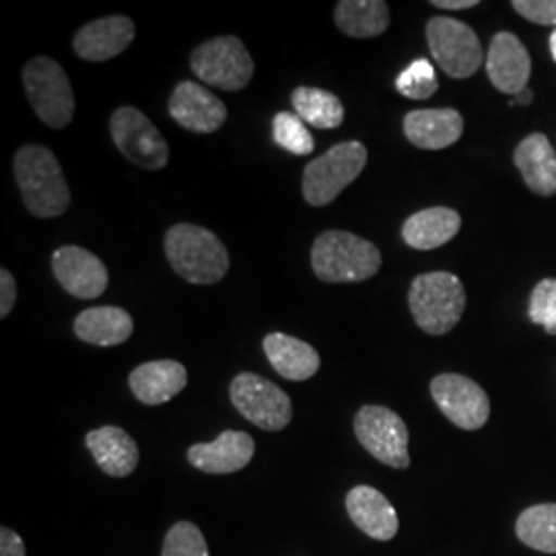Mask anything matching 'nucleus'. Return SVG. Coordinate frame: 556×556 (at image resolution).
Here are the masks:
<instances>
[{
    "label": "nucleus",
    "instance_id": "obj_1",
    "mask_svg": "<svg viewBox=\"0 0 556 556\" xmlns=\"http://www.w3.org/2000/svg\"><path fill=\"white\" fill-rule=\"evenodd\" d=\"M15 179L27 211L38 219H56L71 206V190L59 157L41 147L25 144L15 155Z\"/></svg>",
    "mask_w": 556,
    "mask_h": 556
},
{
    "label": "nucleus",
    "instance_id": "obj_2",
    "mask_svg": "<svg viewBox=\"0 0 556 556\" xmlns=\"http://www.w3.org/2000/svg\"><path fill=\"white\" fill-rule=\"evenodd\" d=\"M165 256L174 273L192 285H215L229 273L225 243L192 223H178L165 233Z\"/></svg>",
    "mask_w": 556,
    "mask_h": 556
},
{
    "label": "nucleus",
    "instance_id": "obj_3",
    "mask_svg": "<svg viewBox=\"0 0 556 556\" xmlns=\"http://www.w3.org/2000/svg\"><path fill=\"white\" fill-rule=\"evenodd\" d=\"M312 268L324 282H361L381 268L378 245L349 231H324L312 248Z\"/></svg>",
    "mask_w": 556,
    "mask_h": 556
},
{
    "label": "nucleus",
    "instance_id": "obj_4",
    "mask_svg": "<svg viewBox=\"0 0 556 556\" xmlns=\"http://www.w3.org/2000/svg\"><path fill=\"white\" fill-rule=\"evenodd\" d=\"M408 305L418 328L441 337L452 332L466 309V289L452 273H427L413 280Z\"/></svg>",
    "mask_w": 556,
    "mask_h": 556
},
{
    "label": "nucleus",
    "instance_id": "obj_5",
    "mask_svg": "<svg viewBox=\"0 0 556 556\" xmlns=\"http://www.w3.org/2000/svg\"><path fill=\"white\" fill-rule=\"evenodd\" d=\"M367 147L358 140L334 144L303 169V199L312 206H328L342 194L367 165Z\"/></svg>",
    "mask_w": 556,
    "mask_h": 556
},
{
    "label": "nucleus",
    "instance_id": "obj_6",
    "mask_svg": "<svg viewBox=\"0 0 556 556\" xmlns=\"http://www.w3.org/2000/svg\"><path fill=\"white\" fill-rule=\"evenodd\" d=\"M23 85L36 116L50 128L62 130L75 118V91L56 60L36 56L23 68Z\"/></svg>",
    "mask_w": 556,
    "mask_h": 556
},
{
    "label": "nucleus",
    "instance_id": "obj_7",
    "mask_svg": "<svg viewBox=\"0 0 556 556\" xmlns=\"http://www.w3.org/2000/svg\"><path fill=\"white\" fill-rule=\"evenodd\" d=\"M190 68L204 85L239 91L254 77V60L236 36H219L202 41L190 54Z\"/></svg>",
    "mask_w": 556,
    "mask_h": 556
},
{
    "label": "nucleus",
    "instance_id": "obj_8",
    "mask_svg": "<svg viewBox=\"0 0 556 556\" xmlns=\"http://www.w3.org/2000/svg\"><path fill=\"white\" fill-rule=\"evenodd\" d=\"M427 41L441 71L452 79L477 75L482 60H486L475 29L462 21L433 17L427 23Z\"/></svg>",
    "mask_w": 556,
    "mask_h": 556
},
{
    "label": "nucleus",
    "instance_id": "obj_9",
    "mask_svg": "<svg viewBox=\"0 0 556 556\" xmlns=\"http://www.w3.org/2000/svg\"><path fill=\"white\" fill-rule=\"evenodd\" d=\"M110 132L119 153L140 169L160 172L169 161V147L157 126L132 105H122L110 118Z\"/></svg>",
    "mask_w": 556,
    "mask_h": 556
},
{
    "label": "nucleus",
    "instance_id": "obj_10",
    "mask_svg": "<svg viewBox=\"0 0 556 556\" xmlns=\"http://www.w3.org/2000/svg\"><path fill=\"white\" fill-rule=\"evenodd\" d=\"M358 443L381 464L404 470L410 466L408 427L402 417L378 404L363 406L355 417Z\"/></svg>",
    "mask_w": 556,
    "mask_h": 556
},
{
    "label": "nucleus",
    "instance_id": "obj_11",
    "mask_svg": "<svg viewBox=\"0 0 556 556\" xmlns=\"http://www.w3.org/2000/svg\"><path fill=\"white\" fill-rule=\"evenodd\" d=\"M229 396L239 415L264 431H282L293 418V404L277 383L256 374H239L231 381Z\"/></svg>",
    "mask_w": 556,
    "mask_h": 556
},
{
    "label": "nucleus",
    "instance_id": "obj_12",
    "mask_svg": "<svg viewBox=\"0 0 556 556\" xmlns=\"http://www.w3.org/2000/svg\"><path fill=\"white\" fill-rule=\"evenodd\" d=\"M431 396L439 410L464 431H477L484 427L491 415L486 392L466 376L441 374L431 381Z\"/></svg>",
    "mask_w": 556,
    "mask_h": 556
},
{
    "label": "nucleus",
    "instance_id": "obj_13",
    "mask_svg": "<svg viewBox=\"0 0 556 556\" xmlns=\"http://www.w3.org/2000/svg\"><path fill=\"white\" fill-rule=\"evenodd\" d=\"M52 273L60 287L77 299H98L110 282L105 264L79 245L59 248L52 256Z\"/></svg>",
    "mask_w": 556,
    "mask_h": 556
},
{
    "label": "nucleus",
    "instance_id": "obj_14",
    "mask_svg": "<svg viewBox=\"0 0 556 556\" xmlns=\"http://www.w3.org/2000/svg\"><path fill=\"white\" fill-rule=\"evenodd\" d=\"M169 116L184 130L211 135L225 124L227 105L199 83L181 80L169 98Z\"/></svg>",
    "mask_w": 556,
    "mask_h": 556
},
{
    "label": "nucleus",
    "instance_id": "obj_15",
    "mask_svg": "<svg viewBox=\"0 0 556 556\" xmlns=\"http://www.w3.org/2000/svg\"><path fill=\"white\" fill-rule=\"evenodd\" d=\"M486 75L495 89L507 96H517L528 87L532 75V59L517 36L509 31H498L493 38L486 54Z\"/></svg>",
    "mask_w": 556,
    "mask_h": 556
},
{
    "label": "nucleus",
    "instance_id": "obj_16",
    "mask_svg": "<svg viewBox=\"0 0 556 556\" xmlns=\"http://www.w3.org/2000/svg\"><path fill=\"white\" fill-rule=\"evenodd\" d=\"M135 21L124 15H110L83 25L73 40V50L80 60L105 62L124 54V50L135 41Z\"/></svg>",
    "mask_w": 556,
    "mask_h": 556
},
{
    "label": "nucleus",
    "instance_id": "obj_17",
    "mask_svg": "<svg viewBox=\"0 0 556 556\" xmlns=\"http://www.w3.org/2000/svg\"><path fill=\"white\" fill-rule=\"evenodd\" d=\"M256 454L250 433L225 431L213 443H197L188 450L190 464L206 475H233L243 470Z\"/></svg>",
    "mask_w": 556,
    "mask_h": 556
},
{
    "label": "nucleus",
    "instance_id": "obj_18",
    "mask_svg": "<svg viewBox=\"0 0 556 556\" xmlns=\"http://www.w3.org/2000/svg\"><path fill=\"white\" fill-rule=\"evenodd\" d=\"M404 135L418 149L441 151L464 135V118L454 108L415 110L404 116Z\"/></svg>",
    "mask_w": 556,
    "mask_h": 556
},
{
    "label": "nucleus",
    "instance_id": "obj_19",
    "mask_svg": "<svg viewBox=\"0 0 556 556\" xmlns=\"http://www.w3.org/2000/svg\"><path fill=\"white\" fill-rule=\"evenodd\" d=\"M346 511L358 530L374 540L388 542L396 536L400 521L396 509L378 489L361 484L349 491Z\"/></svg>",
    "mask_w": 556,
    "mask_h": 556
},
{
    "label": "nucleus",
    "instance_id": "obj_20",
    "mask_svg": "<svg viewBox=\"0 0 556 556\" xmlns=\"http://www.w3.org/2000/svg\"><path fill=\"white\" fill-rule=\"evenodd\" d=\"M128 383L140 404L160 406L174 400L186 388L188 371L181 363L172 358L149 361L130 374Z\"/></svg>",
    "mask_w": 556,
    "mask_h": 556
},
{
    "label": "nucleus",
    "instance_id": "obj_21",
    "mask_svg": "<svg viewBox=\"0 0 556 556\" xmlns=\"http://www.w3.org/2000/svg\"><path fill=\"white\" fill-rule=\"evenodd\" d=\"M85 443L108 477H130L139 466L137 441L119 427L108 425L89 431Z\"/></svg>",
    "mask_w": 556,
    "mask_h": 556
},
{
    "label": "nucleus",
    "instance_id": "obj_22",
    "mask_svg": "<svg viewBox=\"0 0 556 556\" xmlns=\"http://www.w3.org/2000/svg\"><path fill=\"white\" fill-rule=\"evenodd\" d=\"M516 167L526 186L538 197L556 194V153L544 135H530L517 144Z\"/></svg>",
    "mask_w": 556,
    "mask_h": 556
},
{
    "label": "nucleus",
    "instance_id": "obj_23",
    "mask_svg": "<svg viewBox=\"0 0 556 556\" xmlns=\"http://www.w3.org/2000/svg\"><path fill=\"white\" fill-rule=\"evenodd\" d=\"M262 349L280 378L305 381L318 374V351L299 338L273 332L264 338Z\"/></svg>",
    "mask_w": 556,
    "mask_h": 556
},
{
    "label": "nucleus",
    "instance_id": "obj_24",
    "mask_svg": "<svg viewBox=\"0 0 556 556\" xmlns=\"http://www.w3.org/2000/svg\"><path fill=\"white\" fill-rule=\"evenodd\" d=\"M459 227H462V217L454 208L433 206V208L418 211L413 217H408L402 227V238L410 248L429 252V250H438L456 238Z\"/></svg>",
    "mask_w": 556,
    "mask_h": 556
},
{
    "label": "nucleus",
    "instance_id": "obj_25",
    "mask_svg": "<svg viewBox=\"0 0 556 556\" xmlns=\"http://www.w3.org/2000/svg\"><path fill=\"white\" fill-rule=\"evenodd\" d=\"M75 337L96 346H118L135 332V321L128 312L114 305L89 307L75 318Z\"/></svg>",
    "mask_w": 556,
    "mask_h": 556
},
{
    "label": "nucleus",
    "instance_id": "obj_26",
    "mask_svg": "<svg viewBox=\"0 0 556 556\" xmlns=\"http://www.w3.org/2000/svg\"><path fill=\"white\" fill-rule=\"evenodd\" d=\"M334 21L349 38H378L390 27V7L383 0H340Z\"/></svg>",
    "mask_w": 556,
    "mask_h": 556
},
{
    "label": "nucleus",
    "instance_id": "obj_27",
    "mask_svg": "<svg viewBox=\"0 0 556 556\" xmlns=\"http://www.w3.org/2000/svg\"><path fill=\"white\" fill-rule=\"evenodd\" d=\"M291 103L299 118L314 128L334 130L344 122L342 101L334 93L318 87H298L291 96Z\"/></svg>",
    "mask_w": 556,
    "mask_h": 556
},
{
    "label": "nucleus",
    "instance_id": "obj_28",
    "mask_svg": "<svg viewBox=\"0 0 556 556\" xmlns=\"http://www.w3.org/2000/svg\"><path fill=\"white\" fill-rule=\"evenodd\" d=\"M516 532L526 546L556 555V503L528 507L517 517Z\"/></svg>",
    "mask_w": 556,
    "mask_h": 556
},
{
    "label": "nucleus",
    "instance_id": "obj_29",
    "mask_svg": "<svg viewBox=\"0 0 556 556\" xmlns=\"http://www.w3.org/2000/svg\"><path fill=\"white\" fill-rule=\"evenodd\" d=\"M273 137L278 147H282L285 151L298 157L312 155L316 149L314 137L307 130L305 122L291 112H278L273 118Z\"/></svg>",
    "mask_w": 556,
    "mask_h": 556
},
{
    "label": "nucleus",
    "instance_id": "obj_30",
    "mask_svg": "<svg viewBox=\"0 0 556 556\" xmlns=\"http://www.w3.org/2000/svg\"><path fill=\"white\" fill-rule=\"evenodd\" d=\"M396 89L408 100L422 101L435 96L439 89L435 66L427 59H417L397 75Z\"/></svg>",
    "mask_w": 556,
    "mask_h": 556
},
{
    "label": "nucleus",
    "instance_id": "obj_31",
    "mask_svg": "<svg viewBox=\"0 0 556 556\" xmlns=\"http://www.w3.org/2000/svg\"><path fill=\"white\" fill-rule=\"evenodd\" d=\"M161 556H208L206 538L192 521H178L169 528Z\"/></svg>",
    "mask_w": 556,
    "mask_h": 556
},
{
    "label": "nucleus",
    "instance_id": "obj_32",
    "mask_svg": "<svg viewBox=\"0 0 556 556\" xmlns=\"http://www.w3.org/2000/svg\"><path fill=\"white\" fill-rule=\"evenodd\" d=\"M528 316L548 334H556V278H544L534 287Z\"/></svg>",
    "mask_w": 556,
    "mask_h": 556
},
{
    "label": "nucleus",
    "instance_id": "obj_33",
    "mask_svg": "<svg viewBox=\"0 0 556 556\" xmlns=\"http://www.w3.org/2000/svg\"><path fill=\"white\" fill-rule=\"evenodd\" d=\"M511 7L523 20L542 27L556 25V0H514Z\"/></svg>",
    "mask_w": 556,
    "mask_h": 556
},
{
    "label": "nucleus",
    "instance_id": "obj_34",
    "mask_svg": "<svg viewBox=\"0 0 556 556\" xmlns=\"http://www.w3.org/2000/svg\"><path fill=\"white\" fill-rule=\"evenodd\" d=\"M15 303H17V282L7 268H2L0 270V318H9Z\"/></svg>",
    "mask_w": 556,
    "mask_h": 556
},
{
    "label": "nucleus",
    "instance_id": "obj_35",
    "mask_svg": "<svg viewBox=\"0 0 556 556\" xmlns=\"http://www.w3.org/2000/svg\"><path fill=\"white\" fill-rule=\"evenodd\" d=\"M0 556H25V544L11 528H0Z\"/></svg>",
    "mask_w": 556,
    "mask_h": 556
},
{
    "label": "nucleus",
    "instance_id": "obj_36",
    "mask_svg": "<svg viewBox=\"0 0 556 556\" xmlns=\"http://www.w3.org/2000/svg\"><path fill=\"white\" fill-rule=\"evenodd\" d=\"M431 4L445 11H464V9L478 7V0H431Z\"/></svg>",
    "mask_w": 556,
    "mask_h": 556
},
{
    "label": "nucleus",
    "instance_id": "obj_37",
    "mask_svg": "<svg viewBox=\"0 0 556 556\" xmlns=\"http://www.w3.org/2000/svg\"><path fill=\"white\" fill-rule=\"evenodd\" d=\"M532 101H534V91L526 87L523 91H519L517 96H514V100H511V105H521V108H523V105H530Z\"/></svg>",
    "mask_w": 556,
    "mask_h": 556
},
{
    "label": "nucleus",
    "instance_id": "obj_38",
    "mask_svg": "<svg viewBox=\"0 0 556 556\" xmlns=\"http://www.w3.org/2000/svg\"><path fill=\"white\" fill-rule=\"evenodd\" d=\"M551 52H553V59L556 62V29L553 31V36H551Z\"/></svg>",
    "mask_w": 556,
    "mask_h": 556
}]
</instances>
